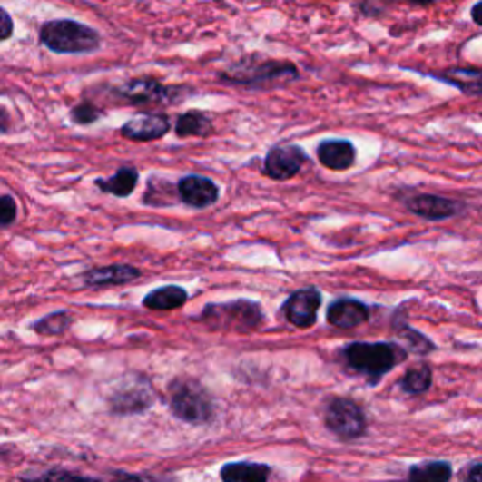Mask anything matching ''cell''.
<instances>
[{
	"label": "cell",
	"instance_id": "6da1fadb",
	"mask_svg": "<svg viewBox=\"0 0 482 482\" xmlns=\"http://www.w3.org/2000/svg\"><path fill=\"white\" fill-rule=\"evenodd\" d=\"M168 408L177 420L192 426H204L215 418L213 396L191 377H175L168 385Z\"/></svg>",
	"mask_w": 482,
	"mask_h": 482
},
{
	"label": "cell",
	"instance_id": "7a4b0ae2",
	"mask_svg": "<svg viewBox=\"0 0 482 482\" xmlns=\"http://www.w3.org/2000/svg\"><path fill=\"white\" fill-rule=\"evenodd\" d=\"M343 359L350 369L362 373L375 385L408 359V350L389 341H352L343 347Z\"/></svg>",
	"mask_w": 482,
	"mask_h": 482
},
{
	"label": "cell",
	"instance_id": "3957f363",
	"mask_svg": "<svg viewBox=\"0 0 482 482\" xmlns=\"http://www.w3.org/2000/svg\"><path fill=\"white\" fill-rule=\"evenodd\" d=\"M40 42L54 54L85 55L100 47V34L74 19H55L40 29Z\"/></svg>",
	"mask_w": 482,
	"mask_h": 482
},
{
	"label": "cell",
	"instance_id": "277c9868",
	"mask_svg": "<svg viewBox=\"0 0 482 482\" xmlns=\"http://www.w3.org/2000/svg\"><path fill=\"white\" fill-rule=\"evenodd\" d=\"M198 320L211 330L249 334L262 326L264 313L257 301L234 300L226 303H210L198 315Z\"/></svg>",
	"mask_w": 482,
	"mask_h": 482
},
{
	"label": "cell",
	"instance_id": "5b68a950",
	"mask_svg": "<svg viewBox=\"0 0 482 482\" xmlns=\"http://www.w3.org/2000/svg\"><path fill=\"white\" fill-rule=\"evenodd\" d=\"M298 70L292 63L285 61H261L251 57L249 61L240 63V66L232 68L222 75L224 82L236 85H273V84H289L298 78Z\"/></svg>",
	"mask_w": 482,
	"mask_h": 482
},
{
	"label": "cell",
	"instance_id": "8992f818",
	"mask_svg": "<svg viewBox=\"0 0 482 482\" xmlns=\"http://www.w3.org/2000/svg\"><path fill=\"white\" fill-rule=\"evenodd\" d=\"M324 426L341 441H354L366 434L368 420L364 409L354 399L332 398L324 409Z\"/></svg>",
	"mask_w": 482,
	"mask_h": 482
},
{
	"label": "cell",
	"instance_id": "52a82bcc",
	"mask_svg": "<svg viewBox=\"0 0 482 482\" xmlns=\"http://www.w3.org/2000/svg\"><path fill=\"white\" fill-rule=\"evenodd\" d=\"M405 208H408L413 215L434 222L458 217L460 213L466 211L464 202L431 192H417L411 194L409 198H405Z\"/></svg>",
	"mask_w": 482,
	"mask_h": 482
},
{
	"label": "cell",
	"instance_id": "ba28073f",
	"mask_svg": "<svg viewBox=\"0 0 482 482\" xmlns=\"http://www.w3.org/2000/svg\"><path fill=\"white\" fill-rule=\"evenodd\" d=\"M153 389L149 387V380L143 377H136L133 383L119 387L110 396V411L117 417L140 415L153 405Z\"/></svg>",
	"mask_w": 482,
	"mask_h": 482
},
{
	"label": "cell",
	"instance_id": "9c48e42d",
	"mask_svg": "<svg viewBox=\"0 0 482 482\" xmlns=\"http://www.w3.org/2000/svg\"><path fill=\"white\" fill-rule=\"evenodd\" d=\"M21 482H166L155 475H140V473H126V471H113L108 477H89L80 475L63 467L47 469L40 473L21 475Z\"/></svg>",
	"mask_w": 482,
	"mask_h": 482
},
{
	"label": "cell",
	"instance_id": "30bf717a",
	"mask_svg": "<svg viewBox=\"0 0 482 482\" xmlns=\"http://www.w3.org/2000/svg\"><path fill=\"white\" fill-rule=\"evenodd\" d=\"M306 161H308L306 151H303L300 145L296 143L275 145L268 151V155L264 159V173L275 182H287L300 173Z\"/></svg>",
	"mask_w": 482,
	"mask_h": 482
},
{
	"label": "cell",
	"instance_id": "8fae6325",
	"mask_svg": "<svg viewBox=\"0 0 482 482\" xmlns=\"http://www.w3.org/2000/svg\"><path fill=\"white\" fill-rule=\"evenodd\" d=\"M320 306H322L320 290L315 287H308V289H300L292 292L287 298L285 306H283V313H285V319L292 326L306 330L317 322Z\"/></svg>",
	"mask_w": 482,
	"mask_h": 482
},
{
	"label": "cell",
	"instance_id": "7c38bea8",
	"mask_svg": "<svg viewBox=\"0 0 482 482\" xmlns=\"http://www.w3.org/2000/svg\"><path fill=\"white\" fill-rule=\"evenodd\" d=\"M177 192H180L183 204L196 208V210H206L213 206L221 196L217 183L204 175L182 177L180 183H177Z\"/></svg>",
	"mask_w": 482,
	"mask_h": 482
},
{
	"label": "cell",
	"instance_id": "4fadbf2b",
	"mask_svg": "<svg viewBox=\"0 0 482 482\" xmlns=\"http://www.w3.org/2000/svg\"><path fill=\"white\" fill-rule=\"evenodd\" d=\"M119 96L129 104L153 106L164 104L168 98V89L155 78H136L126 82L117 89Z\"/></svg>",
	"mask_w": 482,
	"mask_h": 482
},
{
	"label": "cell",
	"instance_id": "5bb4252c",
	"mask_svg": "<svg viewBox=\"0 0 482 482\" xmlns=\"http://www.w3.org/2000/svg\"><path fill=\"white\" fill-rule=\"evenodd\" d=\"M142 275V271L131 264H112L104 268H91L80 275L82 283L91 289L129 285Z\"/></svg>",
	"mask_w": 482,
	"mask_h": 482
},
{
	"label": "cell",
	"instance_id": "9a60e30c",
	"mask_svg": "<svg viewBox=\"0 0 482 482\" xmlns=\"http://www.w3.org/2000/svg\"><path fill=\"white\" fill-rule=\"evenodd\" d=\"M170 131V119L162 113L134 117L121 126V136L133 142H155Z\"/></svg>",
	"mask_w": 482,
	"mask_h": 482
},
{
	"label": "cell",
	"instance_id": "2e32d148",
	"mask_svg": "<svg viewBox=\"0 0 482 482\" xmlns=\"http://www.w3.org/2000/svg\"><path fill=\"white\" fill-rule=\"evenodd\" d=\"M369 319V308L364 301L354 300V298H339L336 301L330 303V308L326 311V320L328 324H332L334 328L341 330H352Z\"/></svg>",
	"mask_w": 482,
	"mask_h": 482
},
{
	"label": "cell",
	"instance_id": "e0dca14e",
	"mask_svg": "<svg viewBox=\"0 0 482 482\" xmlns=\"http://www.w3.org/2000/svg\"><path fill=\"white\" fill-rule=\"evenodd\" d=\"M317 159L334 172H345L357 162V147L349 140H322L317 147Z\"/></svg>",
	"mask_w": 482,
	"mask_h": 482
},
{
	"label": "cell",
	"instance_id": "ac0fdd59",
	"mask_svg": "<svg viewBox=\"0 0 482 482\" xmlns=\"http://www.w3.org/2000/svg\"><path fill=\"white\" fill-rule=\"evenodd\" d=\"M429 78H436L447 85L460 89L469 96H482V68H447L439 74H428Z\"/></svg>",
	"mask_w": 482,
	"mask_h": 482
},
{
	"label": "cell",
	"instance_id": "d6986e66",
	"mask_svg": "<svg viewBox=\"0 0 482 482\" xmlns=\"http://www.w3.org/2000/svg\"><path fill=\"white\" fill-rule=\"evenodd\" d=\"M222 482H268L271 467L259 462H228L219 471Z\"/></svg>",
	"mask_w": 482,
	"mask_h": 482
},
{
	"label": "cell",
	"instance_id": "ffe728a7",
	"mask_svg": "<svg viewBox=\"0 0 482 482\" xmlns=\"http://www.w3.org/2000/svg\"><path fill=\"white\" fill-rule=\"evenodd\" d=\"M187 300H189V292L183 287L166 285V287L155 289L149 294H145L142 303H143V308L151 311H172V310L185 306Z\"/></svg>",
	"mask_w": 482,
	"mask_h": 482
},
{
	"label": "cell",
	"instance_id": "44dd1931",
	"mask_svg": "<svg viewBox=\"0 0 482 482\" xmlns=\"http://www.w3.org/2000/svg\"><path fill=\"white\" fill-rule=\"evenodd\" d=\"M138 180H140V173L136 168L123 166L112 177H108V180H96L94 185L103 192H108V194L119 196V198H126L134 192Z\"/></svg>",
	"mask_w": 482,
	"mask_h": 482
},
{
	"label": "cell",
	"instance_id": "7402d4cb",
	"mask_svg": "<svg viewBox=\"0 0 482 482\" xmlns=\"http://www.w3.org/2000/svg\"><path fill=\"white\" fill-rule=\"evenodd\" d=\"M213 131L211 119L198 110H189L180 115L175 123V134L180 138H189V136H198L204 138Z\"/></svg>",
	"mask_w": 482,
	"mask_h": 482
},
{
	"label": "cell",
	"instance_id": "603a6c76",
	"mask_svg": "<svg viewBox=\"0 0 482 482\" xmlns=\"http://www.w3.org/2000/svg\"><path fill=\"white\" fill-rule=\"evenodd\" d=\"M452 466L448 462H422L409 469L408 482H450Z\"/></svg>",
	"mask_w": 482,
	"mask_h": 482
},
{
	"label": "cell",
	"instance_id": "cb8c5ba5",
	"mask_svg": "<svg viewBox=\"0 0 482 482\" xmlns=\"http://www.w3.org/2000/svg\"><path fill=\"white\" fill-rule=\"evenodd\" d=\"M70 326H72V315L64 310L49 313L31 324V328L40 336H61Z\"/></svg>",
	"mask_w": 482,
	"mask_h": 482
},
{
	"label": "cell",
	"instance_id": "d4e9b609",
	"mask_svg": "<svg viewBox=\"0 0 482 482\" xmlns=\"http://www.w3.org/2000/svg\"><path fill=\"white\" fill-rule=\"evenodd\" d=\"M431 387V368L428 364L415 366L399 379V389L405 394H424Z\"/></svg>",
	"mask_w": 482,
	"mask_h": 482
},
{
	"label": "cell",
	"instance_id": "484cf974",
	"mask_svg": "<svg viewBox=\"0 0 482 482\" xmlns=\"http://www.w3.org/2000/svg\"><path fill=\"white\" fill-rule=\"evenodd\" d=\"M398 334L405 341V345L409 347V350H413L417 354H428V352H431V350L436 349V345L431 343L426 336H422L420 332H417L415 328L408 326L405 322H401L398 326Z\"/></svg>",
	"mask_w": 482,
	"mask_h": 482
},
{
	"label": "cell",
	"instance_id": "4316f807",
	"mask_svg": "<svg viewBox=\"0 0 482 482\" xmlns=\"http://www.w3.org/2000/svg\"><path fill=\"white\" fill-rule=\"evenodd\" d=\"M100 117H103V112H100V110H98L94 104H91V103H82L80 106H75V108L72 110V121H74V123H78V124H82V126L91 124V123L98 121Z\"/></svg>",
	"mask_w": 482,
	"mask_h": 482
},
{
	"label": "cell",
	"instance_id": "83f0119b",
	"mask_svg": "<svg viewBox=\"0 0 482 482\" xmlns=\"http://www.w3.org/2000/svg\"><path fill=\"white\" fill-rule=\"evenodd\" d=\"M17 219V202L10 194L0 196V224L12 226Z\"/></svg>",
	"mask_w": 482,
	"mask_h": 482
},
{
	"label": "cell",
	"instance_id": "f1b7e54d",
	"mask_svg": "<svg viewBox=\"0 0 482 482\" xmlns=\"http://www.w3.org/2000/svg\"><path fill=\"white\" fill-rule=\"evenodd\" d=\"M462 482H482V464L469 466L462 475Z\"/></svg>",
	"mask_w": 482,
	"mask_h": 482
},
{
	"label": "cell",
	"instance_id": "f546056e",
	"mask_svg": "<svg viewBox=\"0 0 482 482\" xmlns=\"http://www.w3.org/2000/svg\"><path fill=\"white\" fill-rule=\"evenodd\" d=\"M12 31H14L12 17H10V14L6 10H3V33H0V38L8 40L12 36Z\"/></svg>",
	"mask_w": 482,
	"mask_h": 482
},
{
	"label": "cell",
	"instance_id": "4dcf8cb0",
	"mask_svg": "<svg viewBox=\"0 0 482 482\" xmlns=\"http://www.w3.org/2000/svg\"><path fill=\"white\" fill-rule=\"evenodd\" d=\"M471 19L475 21V25H478V27L482 29V0H478V3L473 5V8H471Z\"/></svg>",
	"mask_w": 482,
	"mask_h": 482
},
{
	"label": "cell",
	"instance_id": "1f68e13d",
	"mask_svg": "<svg viewBox=\"0 0 482 482\" xmlns=\"http://www.w3.org/2000/svg\"><path fill=\"white\" fill-rule=\"evenodd\" d=\"M411 5H417V6H429V5H434L438 3V0H409Z\"/></svg>",
	"mask_w": 482,
	"mask_h": 482
},
{
	"label": "cell",
	"instance_id": "d6a6232c",
	"mask_svg": "<svg viewBox=\"0 0 482 482\" xmlns=\"http://www.w3.org/2000/svg\"><path fill=\"white\" fill-rule=\"evenodd\" d=\"M6 124H8V113L6 110H3V131L6 133Z\"/></svg>",
	"mask_w": 482,
	"mask_h": 482
},
{
	"label": "cell",
	"instance_id": "836d02e7",
	"mask_svg": "<svg viewBox=\"0 0 482 482\" xmlns=\"http://www.w3.org/2000/svg\"><path fill=\"white\" fill-rule=\"evenodd\" d=\"M396 482H399V480H396ZM405 482H408V480H405Z\"/></svg>",
	"mask_w": 482,
	"mask_h": 482
}]
</instances>
